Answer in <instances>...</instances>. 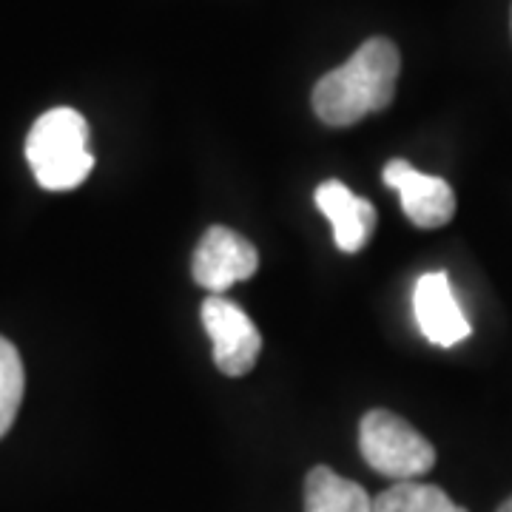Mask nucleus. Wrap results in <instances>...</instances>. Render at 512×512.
<instances>
[{
  "instance_id": "f257e3e1",
  "label": "nucleus",
  "mask_w": 512,
  "mask_h": 512,
  "mask_svg": "<svg viewBox=\"0 0 512 512\" xmlns=\"http://www.w3.org/2000/svg\"><path fill=\"white\" fill-rule=\"evenodd\" d=\"M402 57L393 40L370 37L348 63L328 72L313 89V111L328 126H353L373 111L387 109L396 97Z\"/></svg>"
},
{
  "instance_id": "1a4fd4ad",
  "label": "nucleus",
  "mask_w": 512,
  "mask_h": 512,
  "mask_svg": "<svg viewBox=\"0 0 512 512\" xmlns=\"http://www.w3.org/2000/svg\"><path fill=\"white\" fill-rule=\"evenodd\" d=\"M305 512H373V498L330 467H313L305 478Z\"/></svg>"
},
{
  "instance_id": "7ed1b4c3",
  "label": "nucleus",
  "mask_w": 512,
  "mask_h": 512,
  "mask_svg": "<svg viewBox=\"0 0 512 512\" xmlns=\"http://www.w3.org/2000/svg\"><path fill=\"white\" fill-rule=\"evenodd\" d=\"M365 461L393 481H416L436 467V447L390 410H370L359 424Z\"/></svg>"
},
{
  "instance_id": "9d476101",
  "label": "nucleus",
  "mask_w": 512,
  "mask_h": 512,
  "mask_svg": "<svg viewBox=\"0 0 512 512\" xmlns=\"http://www.w3.org/2000/svg\"><path fill=\"white\" fill-rule=\"evenodd\" d=\"M373 512H467L436 484L396 481L373 498Z\"/></svg>"
},
{
  "instance_id": "f8f14e48",
  "label": "nucleus",
  "mask_w": 512,
  "mask_h": 512,
  "mask_svg": "<svg viewBox=\"0 0 512 512\" xmlns=\"http://www.w3.org/2000/svg\"><path fill=\"white\" fill-rule=\"evenodd\" d=\"M498 512H512V495L504 501V504H501V507H498Z\"/></svg>"
},
{
  "instance_id": "20e7f679",
  "label": "nucleus",
  "mask_w": 512,
  "mask_h": 512,
  "mask_svg": "<svg viewBox=\"0 0 512 512\" xmlns=\"http://www.w3.org/2000/svg\"><path fill=\"white\" fill-rule=\"evenodd\" d=\"M202 325L214 342V362L225 376L251 373L262 350V336L251 316L225 296H208L202 302Z\"/></svg>"
},
{
  "instance_id": "39448f33",
  "label": "nucleus",
  "mask_w": 512,
  "mask_h": 512,
  "mask_svg": "<svg viewBox=\"0 0 512 512\" xmlns=\"http://www.w3.org/2000/svg\"><path fill=\"white\" fill-rule=\"evenodd\" d=\"M256 268H259V254H256L254 242H248L245 237H239L237 231L222 228V225L205 231L191 262L194 282L205 291H211V296H222L231 285L251 279Z\"/></svg>"
},
{
  "instance_id": "f03ea898",
  "label": "nucleus",
  "mask_w": 512,
  "mask_h": 512,
  "mask_svg": "<svg viewBox=\"0 0 512 512\" xmlns=\"http://www.w3.org/2000/svg\"><path fill=\"white\" fill-rule=\"evenodd\" d=\"M26 160L46 191H72L86 183L94 168L86 117L66 106L40 114L26 137Z\"/></svg>"
},
{
  "instance_id": "9b49d317",
  "label": "nucleus",
  "mask_w": 512,
  "mask_h": 512,
  "mask_svg": "<svg viewBox=\"0 0 512 512\" xmlns=\"http://www.w3.org/2000/svg\"><path fill=\"white\" fill-rule=\"evenodd\" d=\"M23 387H26V373H23L18 348L0 336V439L12 430V424L18 419Z\"/></svg>"
},
{
  "instance_id": "423d86ee",
  "label": "nucleus",
  "mask_w": 512,
  "mask_h": 512,
  "mask_svg": "<svg viewBox=\"0 0 512 512\" xmlns=\"http://www.w3.org/2000/svg\"><path fill=\"white\" fill-rule=\"evenodd\" d=\"M382 177L393 191H399L404 217L416 228H441L456 217V194L447 180L421 174L407 160H390Z\"/></svg>"
},
{
  "instance_id": "0eeeda50",
  "label": "nucleus",
  "mask_w": 512,
  "mask_h": 512,
  "mask_svg": "<svg viewBox=\"0 0 512 512\" xmlns=\"http://www.w3.org/2000/svg\"><path fill=\"white\" fill-rule=\"evenodd\" d=\"M413 311L421 333L439 348H453L470 336V322L456 302L450 279L441 271L419 276L413 291Z\"/></svg>"
},
{
  "instance_id": "6e6552de",
  "label": "nucleus",
  "mask_w": 512,
  "mask_h": 512,
  "mask_svg": "<svg viewBox=\"0 0 512 512\" xmlns=\"http://www.w3.org/2000/svg\"><path fill=\"white\" fill-rule=\"evenodd\" d=\"M316 205L333 225V239L345 254L362 251L376 228V208L356 197L348 185L328 180L316 188Z\"/></svg>"
}]
</instances>
